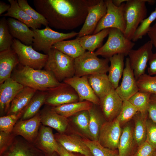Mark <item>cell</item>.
Segmentation results:
<instances>
[{"instance_id": "6da1fadb", "label": "cell", "mask_w": 156, "mask_h": 156, "mask_svg": "<svg viewBox=\"0 0 156 156\" xmlns=\"http://www.w3.org/2000/svg\"><path fill=\"white\" fill-rule=\"evenodd\" d=\"M100 0H42L38 11L49 26L57 29L71 30L85 21L90 8Z\"/></svg>"}, {"instance_id": "7a4b0ae2", "label": "cell", "mask_w": 156, "mask_h": 156, "mask_svg": "<svg viewBox=\"0 0 156 156\" xmlns=\"http://www.w3.org/2000/svg\"><path fill=\"white\" fill-rule=\"evenodd\" d=\"M13 71L11 77L24 87H29L37 91H47L61 83L45 70L34 69L20 63Z\"/></svg>"}, {"instance_id": "3957f363", "label": "cell", "mask_w": 156, "mask_h": 156, "mask_svg": "<svg viewBox=\"0 0 156 156\" xmlns=\"http://www.w3.org/2000/svg\"><path fill=\"white\" fill-rule=\"evenodd\" d=\"M154 0H127L123 9L126 24L125 36L132 40L134 34L140 24L147 17L146 3L151 5L155 3Z\"/></svg>"}, {"instance_id": "277c9868", "label": "cell", "mask_w": 156, "mask_h": 156, "mask_svg": "<svg viewBox=\"0 0 156 156\" xmlns=\"http://www.w3.org/2000/svg\"><path fill=\"white\" fill-rule=\"evenodd\" d=\"M47 54L44 70L52 74L58 81L75 76V59L52 48Z\"/></svg>"}, {"instance_id": "5b68a950", "label": "cell", "mask_w": 156, "mask_h": 156, "mask_svg": "<svg viewBox=\"0 0 156 156\" xmlns=\"http://www.w3.org/2000/svg\"><path fill=\"white\" fill-rule=\"evenodd\" d=\"M135 43L127 38L119 29L110 28L107 39L105 44L94 52L97 56L100 55L109 59L118 54L128 55Z\"/></svg>"}, {"instance_id": "8992f818", "label": "cell", "mask_w": 156, "mask_h": 156, "mask_svg": "<svg viewBox=\"0 0 156 156\" xmlns=\"http://www.w3.org/2000/svg\"><path fill=\"white\" fill-rule=\"evenodd\" d=\"M109 59L100 58L94 52L86 51L75 59V76L81 77L97 74H106Z\"/></svg>"}, {"instance_id": "52a82bcc", "label": "cell", "mask_w": 156, "mask_h": 156, "mask_svg": "<svg viewBox=\"0 0 156 156\" xmlns=\"http://www.w3.org/2000/svg\"><path fill=\"white\" fill-rule=\"evenodd\" d=\"M32 30L34 34L33 48L47 54L55 44L78 35V33L75 31L66 33L58 32L51 29L49 26L43 29Z\"/></svg>"}, {"instance_id": "ba28073f", "label": "cell", "mask_w": 156, "mask_h": 156, "mask_svg": "<svg viewBox=\"0 0 156 156\" xmlns=\"http://www.w3.org/2000/svg\"><path fill=\"white\" fill-rule=\"evenodd\" d=\"M11 48L17 54L20 63L24 66L38 70L44 68L48 55L39 52L32 45H27L14 38Z\"/></svg>"}, {"instance_id": "9c48e42d", "label": "cell", "mask_w": 156, "mask_h": 156, "mask_svg": "<svg viewBox=\"0 0 156 156\" xmlns=\"http://www.w3.org/2000/svg\"><path fill=\"white\" fill-rule=\"evenodd\" d=\"M105 1L107 8L106 13L98 23L92 34L104 29L111 28L118 29L124 34L126 27L123 13L125 3L117 7L114 5L112 0Z\"/></svg>"}, {"instance_id": "30bf717a", "label": "cell", "mask_w": 156, "mask_h": 156, "mask_svg": "<svg viewBox=\"0 0 156 156\" xmlns=\"http://www.w3.org/2000/svg\"><path fill=\"white\" fill-rule=\"evenodd\" d=\"M44 104L53 107L79 101L78 96L74 89L64 82L47 91Z\"/></svg>"}, {"instance_id": "8fae6325", "label": "cell", "mask_w": 156, "mask_h": 156, "mask_svg": "<svg viewBox=\"0 0 156 156\" xmlns=\"http://www.w3.org/2000/svg\"><path fill=\"white\" fill-rule=\"evenodd\" d=\"M153 45L149 41L136 50L132 49L128 55L130 66L137 80L145 73L147 64L153 54Z\"/></svg>"}, {"instance_id": "7c38bea8", "label": "cell", "mask_w": 156, "mask_h": 156, "mask_svg": "<svg viewBox=\"0 0 156 156\" xmlns=\"http://www.w3.org/2000/svg\"><path fill=\"white\" fill-rule=\"evenodd\" d=\"M122 133L120 124L116 118L107 121L102 126L98 141L103 146L115 150L118 148Z\"/></svg>"}, {"instance_id": "4fadbf2b", "label": "cell", "mask_w": 156, "mask_h": 156, "mask_svg": "<svg viewBox=\"0 0 156 156\" xmlns=\"http://www.w3.org/2000/svg\"><path fill=\"white\" fill-rule=\"evenodd\" d=\"M88 76L81 77L76 76L66 79L63 82L71 86L77 93L79 101H89L94 105H100V101L91 87Z\"/></svg>"}, {"instance_id": "5bb4252c", "label": "cell", "mask_w": 156, "mask_h": 156, "mask_svg": "<svg viewBox=\"0 0 156 156\" xmlns=\"http://www.w3.org/2000/svg\"><path fill=\"white\" fill-rule=\"evenodd\" d=\"M39 112L28 119H20L15 125L12 132L16 136L22 137L29 142L33 144L36 140L40 126Z\"/></svg>"}, {"instance_id": "9a60e30c", "label": "cell", "mask_w": 156, "mask_h": 156, "mask_svg": "<svg viewBox=\"0 0 156 156\" xmlns=\"http://www.w3.org/2000/svg\"><path fill=\"white\" fill-rule=\"evenodd\" d=\"M107 11L105 0H100L97 3L91 7L83 26L78 32L77 38L92 34L98 23Z\"/></svg>"}, {"instance_id": "2e32d148", "label": "cell", "mask_w": 156, "mask_h": 156, "mask_svg": "<svg viewBox=\"0 0 156 156\" xmlns=\"http://www.w3.org/2000/svg\"><path fill=\"white\" fill-rule=\"evenodd\" d=\"M115 90L123 101L128 100L139 91L129 57L126 58L125 67L120 85Z\"/></svg>"}, {"instance_id": "e0dca14e", "label": "cell", "mask_w": 156, "mask_h": 156, "mask_svg": "<svg viewBox=\"0 0 156 156\" xmlns=\"http://www.w3.org/2000/svg\"><path fill=\"white\" fill-rule=\"evenodd\" d=\"M24 87L23 85L11 77L0 84L1 115L7 114L12 101Z\"/></svg>"}, {"instance_id": "ac0fdd59", "label": "cell", "mask_w": 156, "mask_h": 156, "mask_svg": "<svg viewBox=\"0 0 156 156\" xmlns=\"http://www.w3.org/2000/svg\"><path fill=\"white\" fill-rule=\"evenodd\" d=\"M39 113L42 125L52 128L59 133L66 131L68 125L67 118L57 113L53 107L46 105Z\"/></svg>"}, {"instance_id": "d6986e66", "label": "cell", "mask_w": 156, "mask_h": 156, "mask_svg": "<svg viewBox=\"0 0 156 156\" xmlns=\"http://www.w3.org/2000/svg\"><path fill=\"white\" fill-rule=\"evenodd\" d=\"M100 105L104 116L107 121L115 118L119 114L123 101L113 89L100 99Z\"/></svg>"}, {"instance_id": "ffe728a7", "label": "cell", "mask_w": 156, "mask_h": 156, "mask_svg": "<svg viewBox=\"0 0 156 156\" xmlns=\"http://www.w3.org/2000/svg\"><path fill=\"white\" fill-rule=\"evenodd\" d=\"M54 135L57 142L68 151L79 153L84 156H93L83 139L78 135L59 133Z\"/></svg>"}, {"instance_id": "44dd1931", "label": "cell", "mask_w": 156, "mask_h": 156, "mask_svg": "<svg viewBox=\"0 0 156 156\" xmlns=\"http://www.w3.org/2000/svg\"><path fill=\"white\" fill-rule=\"evenodd\" d=\"M46 154L24 138H15L12 143L1 156H46Z\"/></svg>"}, {"instance_id": "7402d4cb", "label": "cell", "mask_w": 156, "mask_h": 156, "mask_svg": "<svg viewBox=\"0 0 156 156\" xmlns=\"http://www.w3.org/2000/svg\"><path fill=\"white\" fill-rule=\"evenodd\" d=\"M33 144L46 154L57 153L59 146L51 128L42 125L40 126L37 136Z\"/></svg>"}, {"instance_id": "603a6c76", "label": "cell", "mask_w": 156, "mask_h": 156, "mask_svg": "<svg viewBox=\"0 0 156 156\" xmlns=\"http://www.w3.org/2000/svg\"><path fill=\"white\" fill-rule=\"evenodd\" d=\"M7 22L11 34L14 38L27 45H32L34 36L32 30L26 25L13 18L9 17Z\"/></svg>"}, {"instance_id": "cb8c5ba5", "label": "cell", "mask_w": 156, "mask_h": 156, "mask_svg": "<svg viewBox=\"0 0 156 156\" xmlns=\"http://www.w3.org/2000/svg\"><path fill=\"white\" fill-rule=\"evenodd\" d=\"M19 64L17 54L12 48L0 52V84L11 77L14 69Z\"/></svg>"}, {"instance_id": "d4e9b609", "label": "cell", "mask_w": 156, "mask_h": 156, "mask_svg": "<svg viewBox=\"0 0 156 156\" xmlns=\"http://www.w3.org/2000/svg\"><path fill=\"white\" fill-rule=\"evenodd\" d=\"M37 91L29 87H24L12 101L6 115L24 111Z\"/></svg>"}, {"instance_id": "484cf974", "label": "cell", "mask_w": 156, "mask_h": 156, "mask_svg": "<svg viewBox=\"0 0 156 156\" xmlns=\"http://www.w3.org/2000/svg\"><path fill=\"white\" fill-rule=\"evenodd\" d=\"M10 7L7 13L1 16L13 18L24 23L32 29L41 28V25L33 20L20 7L17 0H8Z\"/></svg>"}, {"instance_id": "4316f807", "label": "cell", "mask_w": 156, "mask_h": 156, "mask_svg": "<svg viewBox=\"0 0 156 156\" xmlns=\"http://www.w3.org/2000/svg\"><path fill=\"white\" fill-rule=\"evenodd\" d=\"M89 83L96 95L101 99L114 89L106 74H97L88 76Z\"/></svg>"}, {"instance_id": "83f0119b", "label": "cell", "mask_w": 156, "mask_h": 156, "mask_svg": "<svg viewBox=\"0 0 156 156\" xmlns=\"http://www.w3.org/2000/svg\"><path fill=\"white\" fill-rule=\"evenodd\" d=\"M125 56L122 54L115 55L109 58L110 64L108 71V78L113 88L116 89L122 75L124 69Z\"/></svg>"}, {"instance_id": "f1b7e54d", "label": "cell", "mask_w": 156, "mask_h": 156, "mask_svg": "<svg viewBox=\"0 0 156 156\" xmlns=\"http://www.w3.org/2000/svg\"><path fill=\"white\" fill-rule=\"evenodd\" d=\"M52 48L74 59L78 57L86 51L80 44L78 38L74 40L59 42L55 44Z\"/></svg>"}, {"instance_id": "f546056e", "label": "cell", "mask_w": 156, "mask_h": 156, "mask_svg": "<svg viewBox=\"0 0 156 156\" xmlns=\"http://www.w3.org/2000/svg\"><path fill=\"white\" fill-rule=\"evenodd\" d=\"M93 105L92 103L84 101L64 104L53 108L57 113L68 118L79 112L89 110Z\"/></svg>"}, {"instance_id": "4dcf8cb0", "label": "cell", "mask_w": 156, "mask_h": 156, "mask_svg": "<svg viewBox=\"0 0 156 156\" xmlns=\"http://www.w3.org/2000/svg\"><path fill=\"white\" fill-rule=\"evenodd\" d=\"M109 29H105L95 34L86 35L79 38V43L86 50L94 52L96 49L101 46L104 39L108 35Z\"/></svg>"}, {"instance_id": "1f68e13d", "label": "cell", "mask_w": 156, "mask_h": 156, "mask_svg": "<svg viewBox=\"0 0 156 156\" xmlns=\"http://www.w3.org/2000/svg\"><path fill=\"white\" fill-rule=\"evenodd\" d=\"M47 93V91H37L25 109L21 119H29L38 114L45 103Z\"/></svg>"}, {"instance_id": "d6a6232c", "label": "cell", "mask_w": 156, "mask_h": 156, "mask_svg": "<svg viewBox=\"0 0 156 156\" xmlns=\"http://www.w3.org/2000/svg\"><path fill=\"white\" fill-rule=\"evenodd\" d=\"M148 113L143 114L138 112L134 116L135 127L133 131L135 143L139 146L146 140V120Z\"/></svg>"}, {"instance_id": "836d02e7", "label": "cell", "mask_w": 156, "mask_h": 156, "mask_svg": "<svg viewBox=\"0 0 156 156\" xmlns=\"http://www.w3.org/2000/svg\"><path fill=\"white\" fill-rule=\"evenodd\" d=\"M133 130L127 125L123 129L118 147V156H129L133 148L134 142Z\"/></svg>"}, {"instance_id": "e575fe53", "label": "cell", "mask_w": 156, "mask_h": 156, "mask_svg": "<svg viewBox=\"0 0 156 156\" xmlns=\"http://www.w3.org/2000/svg\"><path fill=\"white\" fill-rule=\"evenodd\" d=\"M93 104L89 111L90 115L89 130L92 140L98 141L101 129L104 122L101 113Z\"/></svg>"}, {"instance_id": "d590c367", "label": "cell", "mask_w": 156, "mask_h": 156, "mask_svg": "<svg viewBox=\"0 0 156 156\" xmlns=\"http://www.w3.org/2000/svg\"><path fill=\"white\" fill-rule=\"evenodd\" d=\"M151 94L138 91L128 101L137 108L138 112L143 114H147Z\"/></svg>"}, {"instance_id": "8d00e7d4", "label": "cell", "mask_w": 156, "mask_h": 156, "mask_svg": "<svg viewBox=\"0 0 156 156\" xmlns=\"http://www.w3.org/2000/svg\"><path fill=\"white\" fill-rule=\"evenodd\" d=\"M72 120L75 125L87 138L91 140L89 130L90 115L88 110L79 112L73 116Z\"/></svg>"}, {"instance_id": "74e56055", "label": "cell", "mask_w": 156, "mask_h": 156, "mask_svg": "<svg viewBox=\"0 0 156 156\" xmlns=\"http://www.w3.org/2000/svg\"><path fill=\"white\" fill-rule=\"evenodd\" d=\"M13 39L10 31L7 20L3 16L0 20V52L11 49Z\"/></svg>"}, {"instance_id": "f35d334b", "label": "cell", "mask_w": 156, "mask_h": 156, "mask_svg": "<svg viewBox=\"0 0 156 156\" xmlns=\"http://www.w3.org/2000/svg\"><path fill=\"white\" fill-rule=\"evenodd\" d=\"M139 91L156 94V76L145 73L136 80Z\"/></svg>"}, {"instance_id": "ab89813d", "label": "cell", "mask_w": 156, "mask_h": 156, "mask_svg": "<svg viewBox=\"0 0 156 156\" xmlns=\"http://www.w3.org/2000/svg\"><path fill=\"white\" fill-rule=\"evenodd\" d=\"M83 140L93 156H118L115 150L103 146L98 141L92 140L87 138Z\"/></svg>"}, {"instance_id": "60d3db41", "label": "cell", "mask_w": 156, "mask_h": 156, "mask_svg": "<svg viewBox=\"0 0 156 156\" xmlns=\"http://www.w3.org/2000/svg\"><path fill=\"white\" fill-rule=\"evenodd\" d=\"M156 19V7L149 16L144 19L136 29L132 40L136 42L148 33L151 23Z\"/></svg>"}, {"instance_id": "b9f144b4", "label": "cell", "mask_w": 156, "mask_h": 156, "mask_svg": "<svg viewBox=\"0 0 156 156\" xmlns=\"http://www.w3.org/2000/svg\"><path fill=\"white\" fill-rule=\"evenodd\" d=\"M138 112L137 108L128 100L123 101L121 110L116 118L120 124H125L129 121Z\"/></svg>"}, {"instance_id": "7bdbcfd3", "label": "cell", "mask_w": 156, "mask_h": 156, "mask_svg": "<svg viewBox=\"0 0 156 156\" xmlns=\"http://www.w3.org/2000/svg\"><path fill=\"white\" fill-rule=\"evenodd\" d=\"M24 111L17 114L2 116L0 118V131L12 132L18 120L21 118Z\"/></svg>"}, {"instance_id": "ee69618b", "label": "cell", "mask_w": 156, "mask_h": 156, "mask_svg": "<svg viewBox=\"0 0 156 156\" xmlns=\"http://www.w3.org/2000/svg\"><path fill=\"white\" fill-rule=\"evenodd\" d=\"M20 7L26 13L36 22L45 27L49 26L46 19L36 10L32 8L26 0H17Z\"/></svg>"}, {"instance_id": "f6af8a7d", "label": "cell", "mask_w": 156, "mask_h": 156, "mask_svg": "<svg viewBox=\"0 0 156 156\" xmlns=\"http://www.w3.org/2000/svg\"><path fill=\"white\" fill-rule=\"evenodd\" d=\"M16 136L12 132L0 131V155L1 156L10 147Z\"/></svg>"}, {"instance_id": "bcb514c9", "label": "cell", "mask_w": 156, "mask_h": 156, "mask_svg": "<svg viewBox=\"0 0 156 156\" xmlns=\"http://www.w3.org/2000/svg\"><path fill=\"white\" fill-rule=\"evenodd\" d=\"M147 119L146 140L156 150V124L151 119Z\"/></svg>"}, {"instance_id": "7dc6e473", "label": "cell", "mask_w": 156, "mask_h": 156, "mask_svg": "<svg viewBox=\"0 0 156 156\" xmlns=\"http://www.w3.org/2000/svg\"><path fill=\"white\" fill-rule=\"evenodd\" d=\"M138 147L137 151L132 156H153L156 150L146 140Z\"/></svg>"}, {"instance_id": "c3c4849f", "label": "cell", "mask_w": 156, "mask_h": 156, "mask_svg": "<svg viewBox=\"0 0 156 156\" xmlns=\"http://www.w3.org/2000/svg\"><path fill=\"white\" fill-rule=\"evenodd\" d=\"M147 111L150 119L156 124V99L151 96Z\"/></svg>"}, {"instance_id": "681fc988", "label": "cell", "mask_w": 156, "mask_h": 156, "mask_svg": "<svg viewBox=\"0 0 156 156\" xmlns=\"http://www.w3.org/2000/svg\"><path fill=\"white\" fill-rule=\"evenodd\" d=\"M147 70L148 75L156 76V52L153 53L148 61Z\"/></svg>"}, {"instance_id": "f907efd6", "label": "cell", "mask_w": 156, "mask_h": 156, "mask_svg": "<svg viewBox=\"0 0 156 156\" xmlns=\"http://www.w3.org/2000/svg\"><path fill=\"white\" fill-rule=\"evenodd\" d=\"M147 34L150 39V41L156 49V22L151 27Z\"/></svg>"}, {"instance_id": "816d5d0a", "label": "cell", "mask_w": 156, "mask_h": 156, "mask_svg": "<svg viewBox=\"0 0 156 156\" xmlns=\"http://www.w3.org/2000/svg\"><path fill=\"white\" fill-rule=\"evenodd\" d=\"M59 145L57 153L59 156H72L70 152L67 150L59 143Z\"/></svg>"}, {"instance_id": "f5cc1de1", "label": "cell", "mask_w": 156, "mask_h": 156, "mask_svg": "<svg viewBox=\"0 0 156 156\" xmlns=\"http://www.w3.org/2000/svg\"><path fill=\"white\" fill-rule=\"evenodd\" d=\"M10 7V5L2 1H0V15L6 11H8Z\"/></svg>"}, {"instance_id": "db71d44e", "label": "cell", "mask_w": 156, "mask_h": 156, "mask_svg": "<svg viewBox=\"0 0 156 156\" xmlns=\"http://www.w3.org/2000/svg\"><path fill=\"white\" fill-rule=\"evenodd\" d=\"M127 0H112L113 4L117 7H120L124 2H126Z\"/></svg>"}, {"instance_id": "11a10c76", "label": "cell", "mask_w": 156, "mask_h": 156, "mask_svg": "<svg viewBox=\"0 0 156 156\" xmlns=\"http://www.w3.org/2000/svg\"><path fill=\"white\" fill-rule=\"evenodd\" d=\"M46 156H59V155L57 152H55L51 154H46Z\"/></svg>"}, {"instance_id": "9f6ffc18", "label": "cell", "mask_w": 156, "mask_h": 156, "mask_svg": "<svg viewBox=\"0 0 156 156\" xmlns=\"http://www.w3.org/2000/svg\"><path fill=\"white\" fill-rule=\"evenodd\" d=\"M151 97L156 99V94H151Z\"/></svg>"}, {"instance_id": "6f0895ef", "label": "cell", "mask_w": 156, "mask_h": 156, "mask_svg": "<svg viewBox=\"0 0 156 156\" xmlns=\"http://www.w3.org/2000/svg\"><path fill=\"white\" fill-rule=\"evenodd\" d=\"M70 154L72 156H81L77 155L75 154H73V153L72 152H70Z\"/></svg>"}, {"instance_id": "680465c9", "label": "cell", "mask_w": 156, "mask_h": 156, "mask_svg": "<svg viewBox=\"0 0 156 156\" xmlns=\"http://www.w3.org/2000/svg\"><path fill=\"white\" fill-rule=\"evenodd\" d=\"M153 156H156V150L154 152V154H153Z\"/></svg>"}]
</instances>
